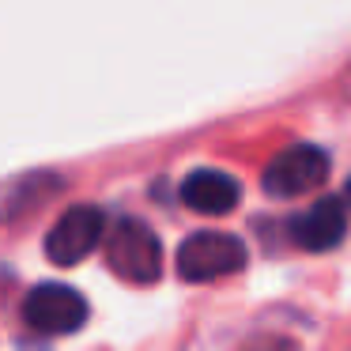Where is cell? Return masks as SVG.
<instances>
[{"label": "cell", "mask_w": 351, "mask_h": 351, "mask_svg": "<svg viewBox=\"0 0 351 351\" xmlns=\"http://www.w3.org/2000/svg\"><path fill=\"white\" fill-rule=\"evenodd\" d=\"M238 351H298L295 340H287V336H253L250 343H242Z\"/></svg>", "instance_id": "8"}, {"label": "cell", "mask_w": 351, "mask_h": 351, "mask_svg": "<svg viewBox=\"0 0 351 351\" xmlns=\"http://www.w3.org/2000/svg\"><path fill=\"white\" fill-rule=\"evenodd\" d=\"M325 174H328V155L313 144H298L276 155L265 167L261 182H265V193H272V197H298V193L325 182Z\"/></svg>", "instance_id": "5"}, {"label": "cell", "mask_w": 351, "mask_h": 351, "mask_svg": "<svg viewBox=\"0 0 351 351\" xmlns=\"http://www.w3.org/2000/svg\"><path fill=\"white\" fill-rule=\"evenodd\" d=\"M245 245L227 230H197L178 250V272L185 283H212L223 276L242 272Z\"/></svg>", "instance_id": "2"}, {"label": "cell", "mask_w": 351, "mask_h": 351, "mask_svg": "<svg viewBox=\"0 0 351 351\" xmlns=\"http://www.w3.org/2000/svg\"><path fill=\"white\" fill-rule=\"evenodd\" d=\"M343 234H348V212H343V200L336 197H321L310 212L291 219V242L302 245L306 253L336 250Z\"/></svg>", "instance_id": "6"}, {"label": "cell", "mask_w": 351, "mask_h": 351, "mask_svg": "<svg viewBox=\"0 0 351 351\" xmlns=\"http://www.w3.org/2000/svg\"><path fill=\"white\" fill-rule=\"evenodd\" d=\"M242 189L230 174L223 170H193L185 174L182 182V200L193 208V212H204V215H223L238 204Z\"/></svg>", "instance_id": "7"}, {"label": "cell", "mask_w": 351, "mask_h": 351, "mask_svg": "<svg viewBox=\"0 0 351 351\" xmlns=\"http://www.w3.org/2000/svg\"><path fill=\"white\" fill-rule=\"evenodd\" d=\"M23 321L42 336L76 332L87 321V298L69 283H38L23 298Z\"/></svg>", "instance_id": "3"}, {"label": "cell", "mask_w": 351, "mask_h": 351, "mask_svg": "<svg viewBox=\"0 0 351 351\" xmlns=\"http://www.w3.org/2000/svg\"><path fill=\"white\" fill-rule=\"evenodd\" d=\"M102 245H106V265L114 276H121V280H129V283H155L159 280L162 245H159V238H155V230L147 227V223L125 215V219H117L114 227H110V234Z\"/></svg>", "instance_id": "1"}, {"label": "cell", "mask_w": 351, "mask_h": 351, "mask_svg": "<svg viewBox=\"0 0 351 351\" xmlns=\"http://www.w3.org/2000/svg\"><path fill=\"white\" fill-rule=\"evenodd\" d=\"M343 197H348V204H351V182H348V193H343Z\"/></svg>", "instance_id": "9"}, {"label": "cell", "mask_w": 351, "mask_h": 351, "mask_svg": "<svg viewBox=\"0 0 351 351\" xmlns=\"http://www.w3.org/2000/svg\"><path fill=\"white\" fill-rule=\"evenodd\" d=\"M106 234H110L106 215H102L95 204H76V208H69L53 227H49L46 257L53 261V265H61V268L80 265L95 245L106 242Z\"/></svg>", "instance_id": "4"}]
</instances>
